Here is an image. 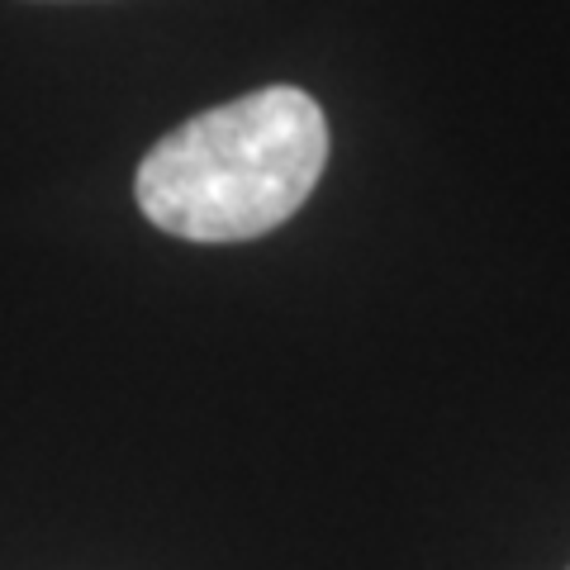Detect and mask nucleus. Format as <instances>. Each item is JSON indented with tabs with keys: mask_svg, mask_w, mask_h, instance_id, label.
Returning a JSON list of instances; mask_svg holds the SVG:
<instances>
[{
	"mask_svg": "<svg viewBox=\"0 0 570 570\" xmlns=\"http://www.w3.org/2000/svg\"><path fill=\"white\" fill-rule=\"evenodd\" d=\"M328 119L299 86H266L186 119L138 167V209L190 243H247L309 200Z\"/></svg>",
	"mask_w": 570,
	"mask_h": 570,
	"instance_id": "1",
	"label": "nucleus"
}]
</instances>
